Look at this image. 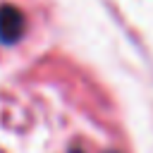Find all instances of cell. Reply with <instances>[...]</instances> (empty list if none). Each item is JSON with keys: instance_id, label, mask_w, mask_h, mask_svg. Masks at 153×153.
Returning <instances> with one entry per match:
<instances>
[{"instance_id": "6da1fadb", "label": "cell", "mask_w": 153, "mask_h": 153, "mask_svg": "<svg viewBox=\"0 0 153 153\" xmlns=\"http://www.w3.org/2000/svg\"><path fill=\"white\" fill-rule=\"evenodd\" d=\"M108 153H112V151H108Z\"/></svg>"}]
</instances>
